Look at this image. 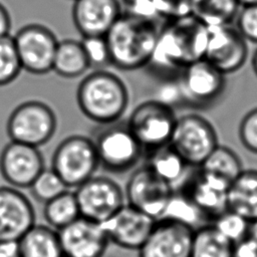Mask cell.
<instances>
[{
  "mask_svg": "<svg viewBox=\"0 0 257 257\" xmlns=\"http://www.w3.org/2000/svg\"><path fill=\"white\" fill-rule=\"evenodd\" d=\"M208 35L209 28L192 15L165 21L146 67L166 79L177 77L186 66L204 58Z\"/></svg>",
  "mask_w": 257,
  "mask_h": 257,
  "instance_id": "cell-1",
  "label": "cell"
},
{
  "mask_svg": "<svg viewBox=\"0 0 257 257\" xmlns=\"http://www.w3.org/2000/svg\"><path fill=\"white\" fill-rule=\"evenodd\" d=\"M161 25L156 18L123 11L105 35L110 65L121 70H137L150 61Z\"/></svg>",
  "mask_w": 257,
  "mask_h": 257,
  "instance_id": "cell-2",
  "label": "cell"
},
{
  "mask_svg": "<svg viewBox=\"0 0 257 257\" xmlns=\"http://www.w3.org/2000/svg\"><path fill=\"white\" fill-rule=\"evenodd\" d=\"M76 102L88 119L105 124L121 119L128 106L130 93L117 74L99 68L80 80L76 89Z\"/></svg>",
  "mask_w": 257,
  "mask_h": 257,
  "instance_id": "cell-3",
  "label": "cell"
},
{
  "mask_svg": "<svg viewBox=\"0 0 257 257\" xmlns=\"http://www.w3.org/2000/svg\"><path fill=\"white\" fill-rule=\"evenodd\" d=\"M99 167L110 174L121 175L135 168L145 154L126 120L99 124L92 138Z\"/></svg>",
  "mask_w": 257,
  "mask_h": 257,
  "instance_id": "cell-4",
  "label": "cell"
},
{
  "mask_svg": "<svg viewBox=\"0 0 257 257\" xmlns=\"http://www.w3.org/2000/svg\"><path fill=\"white\" fill-rule=\"evenodd\" d=\"M98 168L93 140L83 135H72L62 140L50 160V169L68 189H75L94 176Z\"/></svg>",
  "mask_w": 257,
  "mask_h": 257,
  "instance_id": "cell-5",
  "label": "cell"
},
{
  "mask_svg": "<svg viewBox=\"0 0 257 257\" xmlns=\"http://www.w3.org/2000/svg\"><path fill=\"white\" fill-rule=\"evenodd\" d=\"M57 130V116L47 103L30 99L18 104L9 114L6 133L10 141L41 147Z\"/></svg>",
  "mask_w": 257,
  "mask_h": 257,
  "instance_id": "cell-6",
  "label": "cell"
},
{
  "mask_svg": "<svg viewBox=\"0 0 257 257\" xmlns=\"http://www.w3.org/2000/svg\"><path fill=\"white\" fill-rule=\"evenodd\" d=\"M177 118L174 106L155 98L138 104L126 123L145 153H148L170 144Z\"/></svg>",
  "mask_w": 257,
  "mask_h": 257,
  "instance_id": "cell-7",
  "label": "cell"
},
{
  "mask_svg": "<svg viewBox=\"0 0 257 257\" xmlns=\"http://www.w3.org/2000/svg\"><path fill=\"white\" fill-rule=\"evenodd\" d=\"M225 76L204 58L189 64L177 76L181 103L194 108L211 107L225 91Z\"/></svg>",
  "mask_w": 257,
  "mask_h": 257,
  "instance_id": "cell-8",
  "label": "cell"
},
{
  "mask_svg": "<svg viewBox=\"0 0 257 257\" xmlns=\"http://www.w3.org/2000/svg\"><path fill=\"white\" fill-rule=\"evenodd\" d=\"M170 145L191 167L199 168L219 145L218 135L209 119L189 112L178 116Z\"/></svg>",
  "mask_w": 257,
  "mask_h": 257,
  "instance_id": "cell-9",
  "label": "cell"
},
{
  "mask_svg": "<svg viewBox=\"0 0 257 257\" xmlns=\"http://www.w3.org/2000/svg\"><path fill=\"white\" fill-rule=\"evenodd\" d=\"M74 190L80 216L102 223L125 204L124 191L107 176H92Z\"/></svg>",
  "mask_w": 257,
  "mask_h": 257,
  "instance_id": "cell-10",
  "label": "cell"
},
{
  "mask_svg": "<svg viewBox=\"0 0 257 257\" xmlns=\"http://www.w3.org/2000/svg\"><path fill=\"white\" fill-rule=\"evenodd\" d=\"M22 69L36 75L52 71L58 40L47 26L30 23L12 36Z\"/></svg>",
  "mask_w": 257,
  "mask_h": 257,
  "instance_id": "cell-11",
  "label": "cell"
},
{
  "mask_svg": "<svg viewBox=\"0 0 257 257\" xmlns=\"http://www.w3.org/2000/svg\"><path fill=\"white\" fill-rule=\"evenodd\" d=\"M123 191L125 203L159 220L174 189L145 164L133 172Z\"/></svg>",
  "mask_w": 257,
  "mask_h": 257,
  "instance_id": "cell-12",
  "label": "cell"
},
{
  "mask_svg": "<svg viewBox=\"0 0 257 257\" xmlns=\"http://www.w3.org/2000/svg\"><path fill=\"white\" fill-rule=\"evenodd\" d=\"M247 40L231 25L209 28L204 59L227 75L240 70L248 57Z\"/></svg>",
  "mask_w": 257,
  "mask_h": 257,
  "instance_id": "cell-13",
  "label": "cell"
},
{
  "mask_svg": "<svg viewBox=\"0 0 257 257\" xmlns=\"http://www.w3.org/2000/svg\"><path fill=\"white\" fill-rule=\"evenodd\" d=\"M156 222L152 216L125 203L100 225L109 243L127 250H139Z\"/></svg>",
  "mask_w": 257,
  "mask_h": 257,
  "instance_id": "cell-14",
  "label": "cell"
},
{
  "mask_svg": "<svg viewBox=\"0 0 257 257\" xmlns=\"http://www.w3.org/2000/svg\"><path fill=\"white\" fill-rule=\"evenodd\" d=\"M44 168V159L37 147L10 141L0 153V174L16 189H28Z\"/></svg>",
  "mask_w": 257,
  "mask_h": 257,
  "instance_id": "cell-15",
  "label": "cell"
},
{
  "mask_svg": "<svg viewBox=\"0 0 257 257\" xmlns=\"http://www.w3.org/2000/svg\"><path fill=\"white\" fill-rule=\"evenodd\" d=\"M36 223L35 210L19 189L0 187V243L17 242Z\"/></svg>",
  "mask_w": 257,
  "mask_h": 257,
  "instance_id": "cell-16",
  "label": "cell"
},
{
  "mask_svg": "<svg viewBox=\"0 0 257 257\" xmlns=\"http://www.w3.org/2000/svg\"><path fill=\"white\" fill-rule=\"evenodd\" d=\"M194 229L183 224L157 220L140 247L139 257H191Z\"/></svg>",
  "mask_w": 257,
  "mask_h": 257,
  "instance_id": "cell-17",
  "label": "cell"
},
{
  "mask_svg": "<svg viewBox=\"0 0 257 257\" xmlns=\"http://www.w3.org/2000/svg\"><path fill=\"white\" fill-rule=\"evenodd\" d=\"M57 232L64 257H103L109 244L100 223L81 216Z\"/></svg>",
  "mask_w": 257,
  "mask_h": 257,
  "instance_id": "cell-18",
  "label": "cell"
},
{
  "mask_svg": "<svg viewBox=\"0 0 257 257\" xmlns=\"http://www.w3.org/2000/svg\"><path fill=\"white\" fill-rule=\"evenodd\" d=\"M72 22L82 37L105 36L122 14L119 0H73Z\"/></svg>",
  "mask_w": 257,
  "mask_h": 257,
  "instance_id": "cell-19",
  "label": "cell"
},
{
  "mask_svg": "<svg viewBox=\"0 0 257 257\" xmlns=\"http://www.w3.org/2000/svg\"><path fill=\"white\" fill-rule=\"evenodd\" d=\"M230 184V182L217 175L200 170L186 193L207 217L215 218L228 209Z\"/></svg>",
  "mask_w": 257,
  "mask_h": 257,
  "instance_id": "cell-20",
  "label": "cell"
},
{
  "mask_svg": "<svg viewBox=\"0 0 257 257\" xmlns=\"http://www.w3.org/2000/svg\"><path fill=\"white\" fill-rule=\"evenodd\" d=\"M17 251L18 257H64L58 232L36 223L17 241Z\"/></svg>",
  "mask_w": 257,
  "mask_h": 257,
  "instance_id": "cell-21",
  "label": "cell"
},
{
  "mask_svg": "<svg viewBox=\"0 0 257 257\" xmlns=\"http://www.w3.org/2000/svg\"><path fill=\"white\" fill-rule=\"evenodd\" d=\"M228 209L252 222L257 220V170H243L231 182Z\"/></svg>",
  "mask_w": 257,
  "mask_h": 257,
  "instance_id": "cell-22",
  "label": "cell"
},
{
  "mask_svg": "<svg viewBox=\"0 0 257 257\" xmlns=\"http://www.w3.org/2000/svg\"><path fill=\"white\" fill-rule=\"evenodd\" d=\"M90 68L80 40H58L52 71L63 78H77Z\"/></svg>",
  "mask_w": 257,
  "mask_h": 257,
  "instance_id": "cell-23",
  "label": "cell"
},
{
  "mask_svg": "<svg viewBox=\"0 0 257 257\" xmlns=\"http://www.w3.org/2000/svg\"><path fill=\"white\" fill-rule=\"evenodd\" d=\"M147 163L153 172L174 189L189 168H192L170 145L157 148L147 153Z\"/></svg>",
  "mask_w": 257,
  "mask_h": 257,
  "instance_id": "cell-24",
  "label": "cell"
},
{
  "mask_svg": "<svg viewBox=\"0 0 257 257\" xmlns=\"http://www.w3.org/2000/svg\"><path fill=\"white\" fill-rule=\"evenodd\" d=\"M240 8L237 0H193L191 15L212 28L231 25Z\"/></svg>",
  "mask_w": 257,
  "mask_h": 257,
  "instance_id": "cell-25",
  "label": "cell"
},
{
  "mask_svg": "<svg viewBox=\"0 0 257 257\" xmlns=\"http://www.w3.org/2000/svg\"><path fill=\"white\" fill-rule=\"evenodd\" d=\"M204 212L187 193L173 192L159 220H169L188 226L194 230L203 226Z\"/></svg>",
  "mask_w": 257,
  "mask_h": 257,
  "instance_id": "cell-26",
  "label": "cell"
},
{
  "mask_svg": "<svg viewBox=\"0 0 257 257\" xmlns=\"http://www.w3.org/2000/svg\"><path fill=\"white\" fill-rule=\"evenodd\" d=\"M46 225L58 231L80 217L74 191L65 190L55 198L44 203L42 210Z\"/></svg>",
  "mask_w": 257,
  "mask_h": 257,
  "instance_id": "cell-27",
  "label": "cell"
},
{
  "mask_svg": "<svg viewBox=\"0 0 257 257\" xmlns=\"http://www.w3.org/2000/svg\"><path fill=\"white\" fill-rule=\"evenodd\" d=\"M233 245L212 225H203L194 231L191 257H232Z\"/></svg>",
  "mask_w": 257,
  "mask_h": 257,
  "instance_id": "cell-28",
  "label": "cell"
},
{
  "mask_svg": "<svg viewBox=\"0 0 257 257\" xmlns=\"http://www.w3.org/2000/svg\"><path fill=\"white\" fill-rule=\"evenodd\" d=\"M200 170L217 175L228 182L235 180L243 171L237 154L230 148L218 145L199 167Z\"/></svg>",
  "mask_w": 257,
  "mask_h": 257,
  "instance_id": "cell-29",
  "label": "cell"
},
{
  "mask_svg": "<svg viewBox=\"0 0 257 257\" xmlns=\"http://www.w3.org/2000/svg\"><path fill=\"white\" fill-rule=\"evenodd\" d=\"M212 226L226 239L236 243L248 235L250 221L230 209L214 218Z\"/></svg>",
  "mask_w": 257,
  "mask_h": 257,
  "instance_id": "cell-30",
  "label": "cell"
},
{
  "mask_svg": "<svg viewBox=\"0 0 257 257\" xmlns=\"http://www.w3.org/2000/svg\"><path fill=\"white\" fill-rule=\"evenodd\" d=\"M28 189L36 201L44 204L68 188L53 170L44 168Z\"/></svg>",
  "mask_w": 257,
  "mask_h": 257,
  "instance_id": "cell-31",
  "label": "cell"
},
{
  "mask_svg": "<svg viewBox=\"0 0 257 257\" xmlns=\"http://www.w3.org/2000/svg\"><path fill=\"white\" fill-rule=\"evenodd\" d=\"M22 70L13 37H0V86L14 81Z\"/></svg>",
  "mask_w": 257,
  "mask_h": 257,
  "instance_id": "cell-32",
  "label": "cell"
},
{
  "mask_svg": "<svg viewBox=\"0 0 257 257\" xmlns=\"http://www.w3.org/2000/svg\"><path fill=\"white\" fill-rule=\"evenodd\" d=\"M80 41L90 67L99 69L110 65L105 36H86L82 37Z\"/></svg>",
  "mask_w": 257,
  "mask_h": 257,
  "instance_id": "cell-33",
  "label": "cell"
},
{
  "mask_svg": "<svg viewBox=\"0 0 257 257\" xmlns=\"http://www.w3.org/2000/svg\"><path fill=\"white\" fill-rule=\"evenodd\" d=\"M193 0H154L155 15L165 21L191 15Z\"/></svg>",
  "mask_w": 257,
  "mask_h": 257,
  "instance_id": "cell-34",
  "label": "cell"
},
{
  "mask_svg": "<svg viewBox=\"0 0 257 257\" xmlns=\"http://www.w3.org/2000/svg\"><path fill=\"white\" fill-rule=\"evenodd\" d=\"M236 21V29L249 42L257 44V4L241 6Z\"/></svg>",
  "mask_w": 257,
  "mask_h": 257,
  "instance_id": "cell-35",
  "label": "cell"
},
{
  "mask_svg": "<svg viewBox=\"0 0 257 257\" xmlns=\"http://www.w3.org/2000/svg\"><path fill=\"white\" fill-rule=\"evenodd\" d=\"M238 137L247 151L257 155V107L252 108L242 117Z\"/></svg>",
  "mask_w": 257,
  "mask_h": 257,
  "instance_id": "cell-36",
  "label": "cell"
},
{
  "mask_svg": "<svg viewBox=\"0 0 257 257\" xmlns=\"http://www.w3.org/2000/svg\"><path fill=\"white\" fill-rule=\"evenodd\" d=\"M121 6L125 7V12L149 18H156L154 10V0H119ZM159 20V19H158Z\"/></svg>",
  "mask_w": 257,
  "mask_h": 257,
  "instance_id": "cell-37",
  "label": "cell"
},
{
  "mask_svg": "<svg viewBox=\"0 0 257 257\" xmlns=\"http://www.w3.org/2000/svg\"><path fill=\"white\" fill-rule=\"evenodd\" d=\"M232 257H257V242L247 235L234 243Z\"/></svg>",
  "mask_w": 257,
  "mask_h": 257,
  "instance_id": "cell-38",
  "label": "cell"
},
{
  "mask_svg": "<svg viewBox=\"0 0 257 257\" xmlns=\"http://www.w3.org/2000/svg\"><path fill=\"white\" fill-rule=\"evenodd\" d=\"M11 17L8 9L0 2V37L10 35Z\"/></svg>",
  "mask_w": 257,
  "mask_h": 257,
  "instance_id": "cell-39",
  "label": "cell"
},
{
  "mask_svg": "<svg viewBox=\"0 0 257 257\" xmlns=\"http://www.w3.org/2000/svg\"><path fill=\"white\" fill-rule=\"evenodd\" d=\"M0 257H18L17 242H1Z\"/></svg>",
  "mask_w": 257,
  "mask_h": 257,
  "instance_id": "cell-40",
  "label": "cell"
},
{
  "mask_svg": "<svg viewBox=\"0 0 257 257\" xmlns=\"http://www.w3.org/2000/svg\"><path fill=\"white\" fill-rule=\"evenodd\" d=\"M248 236H250L251 238H253L257 242V220L250 222Z\"/></svg>",
  "mask_w": 257,
  "mask_h": 257,
  "instance_id": "cell-41",
  "label": "cell"
},
{
  "mask_svg": "<svg viewBox=\"0 0 257 257\" xmlns=\"http://www.w3.org/2000/svg\"><path fill=\"white\" fill-rule=\"evenodd\" d=\"M251 66H252L253 72H254L255 75L257 76V48H256V50L254 51V53H253V55H252V58H251Z\"/></svg>",
  "mask_w": 257,
  "mask_h": 257,
  "instance_id": "cell-42",
  "label": "cell"
},
{
  "mask_svg": "<svg viewBox=\"0 0 257 257\" xmlns=\"http://www.w3.org/2000/svg\"><path fill=\"white\" fill-rule=\"evenodd\" d=\"M241 6H248V5H255L257 4V0H237Z\"/></svg>",
  "mask_w": 257,
  "mask_h": 257,
  "instance_id": "cell-43",
  "label": "cell"
}]
</instances>
